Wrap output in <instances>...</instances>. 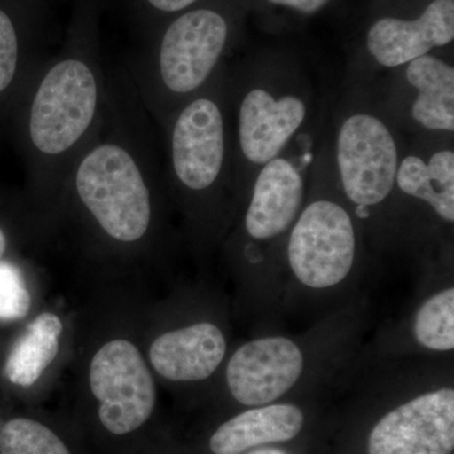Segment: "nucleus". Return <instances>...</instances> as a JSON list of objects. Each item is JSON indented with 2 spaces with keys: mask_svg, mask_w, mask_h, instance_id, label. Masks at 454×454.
<instances>
[{
  "mask_svg": "<svg viewBox=\"0 0 454 454\" xmlns=\"http://www.w3.org/2000/svg\"><path fill=\"white\" fill-rule=\"evenodd\" d=\"M76 188L107 235L122 243L145 236L151 197L136 160L121 146L103 145L90 152L77 169Z\"/></svg>",
  "mask_w": 454,
  "mask_h": 454,
  "instance_id": "f257e3e1",
  "label": "nucleus"
},
{
  "mask_svg": "<svg viewBox=\"0 0 454 454\" xmlns=\"http://www.w3.org/2000/svg\"><path fill=\"white\" fill-rule=\"evenodd\" d=\"M89 381L98 402V424L107 437H134L151 422L157 404L154 379L129 340H110L98 349Z\"/></svg>",
  "mask_w": 454,
  "mask_h": 454,
  "instance_id": "f03ea898",
  "label": "nucleus"
},
{
  "mask_svg": "<svg viewBox=\"0 0 454 454\" xmlns=\"http://www.w3.org/2000/svg\"><path fill=\"white\" fill-rule=\"evenodd\" d=\"M356 258V234L348 211L339 203L319 200L301 212L288 243L293 276L310 289L342 283Z\"/></svg>",
  "mask_w": 454,
  "mask_h": 454,
  "instance_id": "7ed1b4c3",
  "label": "nucleus"
},
{
  "mask_svg": "<svg viewBox=\"0 0 454 454\" xmlns=\"http://www.w3.org/2000/svg\"><path fill=\"white\" fill-rule=\"evenodd\" d=\"M98 89L91 70L77 59L51 68L33 100L29 133L44 154L64 153L82 137L97 110Z\"/></svg>",
  "mask_w": 454,
  "mask_h": 454,
  "instance_id": "20e7f679",
  "label": "nucleus"
},
{
  "mask_svg": "<svg viewBox=\"0 0 454 454\" xmlns=\"http://www.w3.org/2000/svg\"><path fill=\"white\" fill-rule=\"evenodd\" d=\"M337 163L346 196L360 207L379 205L395 184V140L380 119L349 116L337 139Z\"/></svg>",
  "mask_w": 454,
  "mask_h": 454,
  "instance_id": "39448f33",
  "label": "nucleus"
},
{
  "mask_svg": "<svg viewBox=\"0 0 454 454\" xmlns=\"http://www.w3.org/2000/svg\"><path fill=\"white\" fill-rule=\"evenodd\" d=\"M454 390L439 387L391 409L372 429L369 454H452Z\"/></svg>",
  "mask_w": 454,
  "mask_h": 454,
  "instance_id": "423d86ee",
  "label": "nucleus"
},
{
  "mask_svg": "<svg viewBox=\"0 0 454 454\" xmlns=\"http://www.w3.org/2000/svg\"><path fill=\"white\" fill-rule=\"evenodd\" d=\"M303 351L283 336L260 337L236 349L226 369L230 394L245 406L273 404L303 373Z\"/></svg>",
  "mask_w": 454,
  "mask_h": 454,
  "instance_id": "0eeeda50",
  "label": "nucleus"
},
{
  "mask_svg": "<svg viewBox=\"0 0 454 454\" xmlns=\"http://www.w3.org/2000/svg\"><path fill=\"white\" fill-rule=\"evenodd\" d=\"M227 25L219 13L199 9L179 17L164 35L160 74L178 94L193 91L210 76L225 47Z\"/></svg>",
  "mask_w": 454,
  "mask_h": 454,
  "instance_id": "6e6552de",
  "label": "nucleus"
},
{
  "mask_svg": "<svg viewBox=\"0 0 454 454\" xmlns=\"http://www.w3.org/2000/svg\"><path fill=\"white\" fill-rule=\"evenodd\" d=\"M225 157V128L219 106L199 98L181 113L173 130V167L191 190L208 188L219 177Z\"/></svg>",
  "mask_w": 454,
  "mask_h": 454,
  "instance_id": "1a4fd4ad",
  "label": "nucleus"
},
{
  "mask_svg": "<svg viewBox=\"0 0 454 454\" xmlns=\"http://www.w3.org/2000/svg\"><path fill=\"white\" fill-rule=\"evenodd\" d=\"M454 38V0H434L415 20L382 18L367 35V50L385 67L409 64Z\"/></svg>",
  "mask_w": 454,
  "mask_h": 454,
  "instance_id": "9d476101",
  "label": "nucleus"
},
{
  "mask_svg": "<svg viewBox=\"0 0 454 454\" xmlns=\"http://www.w3.org/2000/svg\"><path fill=\"white\" fill-rule=\"evenodd\" d=\"M306 114L301 98L284 97L277 100L265 90L250 91L239 114V138L247 160L265 164L277 158Z\"/></svg>",
  "mask_w": 454,
  "mask_h": 454,
  "instance_id": "9b49d317",
  "label": "nucleus"
},
{
  "mask_svg": "<svg viewBox=\"0 0 454 454\" xmlns=\"http://www.w3.org/2000/svg\"><path fill=\"white\" fill-rule=\"evenodd\" d=\"M225 334L210 322L163 333L152 343L149 360L170 381H202L215 373L226 355Z\"/></svg>",
  "mask_w": 454,
  "mask_h": 454,
  "instance_id": "f8f14e48",
  "label": "nucleus"
},
{
  "mask_svg": "<svg viewBox=\"0 0 454 454\" xmlns=\"http://www.w3.org/2000/svg\"><path fill=\"white\" fill-rule=\"evenodd\" d=\"M301 200L303 179L298 169L282 158L265 163L245 216L247 234L255 240H270L283 234L297 217Z\"/></svg>",
  "mask_w": 454,
  "mask_h": 454,
  "instance_id": "ddd939ff",
  "label": "nucleus"
},
{
  "mask_svg": "<svg viewBox=\"0 0 454 454\" xmlns=\"http://www.w3.org/2000/svg\"><path fill=\"white\" fill-rule=\"evenodd\" d=\"M304 413L293 404L253 406L220 424L208 439L212 454H243L264 444L284 443L300 435Z\"/></svg>",
  "mask_w": 454,
  "mask_h": 454,
  "instance_id": "4468645a",
  "label": "nucleus"
},
{
  "mask_svg": "<svg viewBox=\"0 0 454 454\" xmlns=\"http://www.w3.org/2000/svg\"><path fill=\"white\" fill-rule=\"evenodd\" d=\"M64 325L53 313H41L14 340L3 365L9 384L29 387L56 360Z\"/></svg>",
  "mask_w": 454,
  "mask_h": 454,
  "instance_id": "2eb2a0df",
  "label": "nucleus"
},
{
  "mask_svg": "<svg viewBox=\"0 0 454 454\" xmlns=\"http://www.w3.org/2000/svg\"><path fill=\"white\" fill-rule=\"evenodd\" d=\"M406 79L418 90L415 121L429 130L454 129V70L437 57L422 56L409 62Z\"/></svg>",
  "mask_w": 454,
  "mask_h": 454,
  "instance_id": "dca6fc26",
  "label": "nucleus"
},
{
  "mask_svg": "<svg viewBox=\"0 0 454 454\" xmlns=\"http://www.w3.org/2000/svg\"><path fill=\"white\" fill-rule=\"evenodd\" d=\"M397 186L406 195L428 203L441 219L454 221V153L441 151L430 158L409 155L396 172Z\"/></svg>",
  "mask_w": 454,
  "mask_h": 454,
  "instance_id": "f3484780",
  "label": "nucleus"
},
{
  "mask_svg": "<svg viewBox=\"0 0 454 454\" xmlns=\"http://www.w3.org/2000/svg\"><path fill=\"white\" fill-rule=\"evenodd\" d=\"M0 454H74L49 424L17 415L0 422Z\"/></svg>",
  "mask_w": 454,
  "mask_h": 454,
  "instance_id": "a211bd4d",
  "label": "nucleus"
},
{
  "mask_svg": "<svg viewBox=\"0 0 454 454\" xmlns=\"http://www.w3.org/2000/svg\"><path fill=\"white\" fill-rule=\"evenodd\" d=\"M418 345L434 352L454 348V288L448 286L423 301L413 322Z\"/></svg>",
  "mask_w": 454,
  "mask_h": 454,
  "instance_id": "6ab92c4d",
  "label": "nucleus"
},
{
  "mask_svg": "<svg viewBox=\"0 0 454 454\" xmlns=\"http://www.w3.org/2000/svg\"><path fill=\"white\" fill-rule=\"evenodd\" d=\"M31 293L16 265L0 262V324H13L28 315Z\"/></svg>",
  "mask_w": 454,
  "mask_h": 454,
  "instance_id": "aec40b11",
  "label": "nucleus"
},
{
  "mask_svg": "<svg viewBox=\"0 0 454 454\" xmlns=\"http://www.w3.org/2000/svg\"><path fill=\"white\" fill-rule=\"evenodd\" d=\"M18 41L11 18L0 11V92L11 85L16 74Z\"/></svg>",
  "mask_w": 454,
  "mask_h": 454,
  "instance_id": "412c9836",
  "label": "nucleus"
},
{
  "mask_svg": "<svg viewBox=\"0 0 454 454\" xmlns=\"http://www.w3.org/2000/svg\"><path fill=\"white\" fill-rule=\"evenodd\" d=\"M269 2L274 3V4L286 5V7H291L297 9V11L303 12V13H315L324 7L328 0H269Z\"/></svg>",
  "mask_w": 454,
  "mask_h": 454,
  "instance_id": "4be33fe9",
  "label": "nucleus"
},
{
  "mask_svg": "<svg viewBox=\"0 0 454 454\" xmlns=\"http://www.w3.org/2000/svg\"><path fill=\"white\" fill-rule=\"evenodd\" d=\"M196 0H149L154 8L164 12H177L188 7Z\"/></svg>",
  "mask_w": 454,
  "mask_h": 454,
  "instance_id": "5701e85b",
  "label": "nucleus"
},
{
  "mask_svg": "<svg viewBox=\"0 0 454 454\" xmlns=\"http://www.w3.org/2000/svg\"><path fill=\"white\" fill-rule=\"evenodd\" d=\"M7 236H5V232L0 227V262L4 258V254L7 252Z\"/></svg>",
  "mask_w": 454,
  "mask_h": 454,
  "instance_id": "b1692460",
  "label": "nucleus"
}]
</instances>
